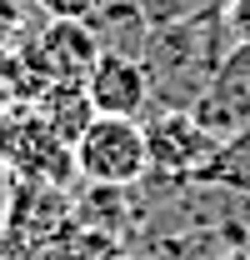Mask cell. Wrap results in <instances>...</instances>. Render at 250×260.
Instances as JSON below:
<instances>
[{
	"label": "cell",
	"instance_id": "6da1fadb",
	"mask_svg": "<svg viewBox=\"0 0 250 260\" xmlns=\"http://www.w3.org/2000/svg\"><path fill=\"white\" fill-rule=\"evenodd\" d=\"M230 30L220 20V0L200 5L185 20H170L150 35L145 45V70H150V110H190L200 90L210 85V75L220 70V60L230 55Z\"/></svg>",
	"mask_w": 250,
	"mask_h": 260
},
{
	"label": "cell",
	"instance_id": "7a4b0ae2",
	"mask_svg": "<svg viewBox=\"0 0 250 260\" xmlns=\"http://www.w3.org/2000/svg\"><path fill=\"white\" fill-rule=\"evenodd\" d=\"M70 150H75V170L95 185H140L150 175L145 125L125 115H95Z\"/></svg>",
	"mask_w": 250,
	"mask_h": 260
},
{
	"label": "cell",
	"instance_id": "3957f363",
	"mask_svg": "<svg viewBox=\"0 0 250 260\" xmlns=\"http://www.w3.org/2000/svg\"><path fill=\"white\" fill-rule=\"evenodd\" d=\"M140 125H145L150 175H165V180H205L210 160L220 155V135H210L190 110H150Z\"/></svg>",
	"mask_w": 250,
	"mask_h": 260
},
{
	"label": "cell",
	"instance_id": "277c9868",
	"mask_svg": "<svg viewBox=\"0 0 250 260\" xmlns=\"http://www.w3.org/2000/svg\"><path fill=\"white\" fill-rule=\"evenodd\" d=\"M100 60V35L90 30V20H50L45 30L20 45V65L40 75L45 85H85L90 65Z\"/></svg>",
	"mask_w": 250,
	"mask_h": 260
},
{
	"label": "cell",
	"instance_id": "5b68a950",
	"mask_svg": "<svg viewBox=\"0 0 250 260\" xmlns=\"http://www.w3.org/2000/svg\"><path fill=\"white\" fill-rule=\"evenodd\" d=\"M70 220H75V200H70L65 185L35 180V175H15V180H10V200H5V220H0V225L10 230L25 250L50 245Z\"/></svg>",
	"mask_w": 250,
	"mask_h": 260
},
{
	"label": "cell",
	"instance_id": "8992f818",
	"mask_svg": "<svg viewBox=\"0 0 250 260\" xmlns=\"http://www.w3.org/2000/svg\"><path fill=\"white\" fill-rule=\"evenodd\" d=\"M190 115L210 130V135H220V140H230L235 130L250 125V40L230 45V55L220 60V70L210 75V85L190 105Z\"/></svg>",
	"mask_w": 250,
	"mask_h": 260
},
{
	"label": "cell",
	"instance_id": "52a82bcc",
	"mask_svg": "<svg viewBox=\"0 0 250 260\" xmlns=\"http://www.w3.org/2000/svg\"><path fill=\"white\" fill-rule=\"evenodd\" d=\"M85 95H90L95 115H125V120H145L150 115V70L140 55H120V50H100V60L85 75Z\"/></svg>",
	"mask_w": 250,
	"mask_h": 260
},
{
	"label": "cell",
	"instance_id": "ba28073f",
	"mask_svg": "<svg viewBox=\"0 0 250 260\" xmlns=\"http://www.w3.org/2000/svg\"><path fill=\"white\" fill-rule=\"evenodd\" d=\"M30 115L50 130V135H60L65 145H75L80 130L95 120V105H90V95H85V85H65V80H55V85H45V90L35 95Z\"/></svg>",
	"mask_w": 250,
	"mask_h": 260
},
{
	"label": "cell",
	"instance_id": "9c48e42d",
	"mask_svg": "<svg viewBox=\"0 0 250 260\" xmlns=\"http://www.w3.org/2000/svg\"><path fill=\"white\" fill-rule=\"evenodd\" d=\"M90 30L100 35V50H120V55H145L155 25L145 20L140 0H100L90 15Z\"/></svg>",
	"mask_w": 250,
	"mask_h": 260
},
{
	"label": "cell",
	"instance_id": "30bf717a",
	"mask_svg": "<svg viewBox=\"0 0 250 260\" xmlns=\"http://www.w3.org/2000/svg\"><path fill=\"white\" fill-rule=\"evenodd\" d=\"M205 180H215V185H235V190H250V125L235 130L230 140H220V155L210 160Z\"/></svg>",
	"mask_w": 250,
	"mask_h": 260
},
{
	"label": "cell",
	"instance_id": "8fae6325",
	"mask_svg": "<svg viewBox=\"0 0 250 260\" xmlns=\"http://www.w3.org/2000/svg\"><path fill=\"white\" fill-rule=\"evenodd\" d=\"M35 10L45 20H90L100 10V0H35Z\"/></svg>",
	"mask_w": 250,
	"mask_h": 260
},
{
	"label": "cell",
	"instance_id": "7c38bea8",
	"mask_svg": "<svg viewBox=\"0 0 250 260\" xmlns=\"http://www.w3.org/2000/svg\"><path fill=\"white\" fill-rule=\"evenodd\" d=\"M215 260H250V245H230V250H220Z\"/></svg>",
	"mask_w": 250,
	"mask_h": 260
}]
</instances>
